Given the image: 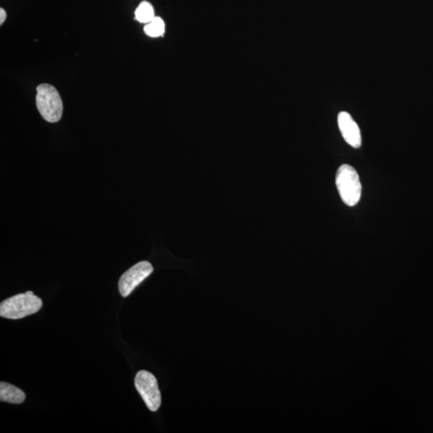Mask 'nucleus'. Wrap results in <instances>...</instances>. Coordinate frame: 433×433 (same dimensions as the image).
Returning a JSON list of instances; mask_svg holds the SVG:
<instances>
[{
	"label": "nucleus",
	"instance_id": "3",
	"mask_svg": "<svg viewBox=\"0 0 433 433\" xmlns=\"http://www.w3.org/2000/svg\"><path fill=\"white\" fill-rule=\"evenodd\" d=\"M336 184L343 202L348 207H354L360 202L362 186L360 177L355 168L343 165L337 171Z\"/></svg>",
	"mask_w": 433,
	"mask_h": 433
},
{
	"label": "nucleus",
	"instance_id": "6",
	"mask_svg": "<svg viewBox=\"0 0 433 433\" xmlns=\"http://www.w3.org/2000/svg\"><path fill=\"white\" fill-rule=\"evenodd\" d=\"M338 125L343 139L353 148H360L362 145L361 129L352 116L347 112H341L338 115Z\"/></svg>",
	"mask_w": 433,
	"mask_h": 433
},
{
	"label": "nucleus",
	"instance_id": "1",
	"mask_svg": "<svg viewBox=\"0 0 433 433\" xmlns=\"http://www.w3.org/2000/svg\"><path fill=\"white\" fill-rule=\"evenodd\" d=\"M43 301L33 292L19 294L0 304V316L9 320H20L38 313Z\"/></svg>",
	"mask_w": 433,
	"mask_h": 433
},
{
	"label": "nucleus",
	"instance_id": "7",
	"mask_svg": "<svg viewBox=\"0 0 433 433\" xmlns=\"http://www.w3.org/2000/svg\"><path fill=\"white\" fill-rule=\"evenodd\" d=\"M26 395L22 390L6 382L0 383V400L3 402L19 404L25 400Z\"/></svg>",
	"mask_w": 433,
	"mask_h": 433
},
{
	"label": "nucleus",
	"instance_id": "4",
	"mask_svg": "<svg viewBox=\"0 0 433 433\" xmlns=\"http://www.w3.org/2000/svg\"><path fill=\"white\" fill-rule=\"evenodd\" d=\"M137 392L143 399L147 408L152 411L159 409L162 404V395L158 388L157 380L152 373L147 371L137 372L134 379Z\"/></svg>",
	"mask_w": 433,
	"mask_h": 433
},
{
	"label": "nucleus",
	"instance_id": "8",
	"mask_svg": "<svg viewBox=\"0 0 433 433\" xmlns=\"http://www.w3.org/2000/svg\"><path fill=\"white\" fill-rule=\"evenodd\" d=\"M135 17L141 24H149L155 18L154 8L149 2H141L136 10Z\"/></svg>",
	"mask_w": 433,
	"mask_h": 433
},
{
	"label": "nucleus",
	"instance_id": "9",
	"mask_svg": "<svg viewBox=\"0 0 433 433\" xmlns=\"http://www.w3.org/2000/svg\"><path fill=\"white\" fill-rule=\"evenodd\" d=\"M166 25L163 19L156 17L145 26V33L151 37H158L165 33Z\"/></svg>",
	"mask_w": 433,
	"mask_h": 433
},
{
	"label": "nucleus",
	"instance_id": "5",
	"mask_svg": "<svg viewBox=\"0 0 433 433\" xmlns=\"http://www.w3.org/2000/svg\"><path fill=\"white\" fill-rule=\"evenodd\" d=\"M154 272L151 263L142 261L125 271L120 278L118 283L119 292L123 297H128L136 287L145 281Z\"/></svg>",
	"mask_w": 433,
	"mask_h": 433
},
{
	"label": "nucleus",
	"instance_id": "10",
	"mask_svg": "<svg viewBox=\"0 0 433 433\" xmlns=\"http://www.w3.org/2000/svg\"><path fill=\"white\" fill-rule=\"evenodd\" d=\"M7 13L3 8H0V24H3L4 21L6 20Z\"/></svg>",
	"mask_w": 433,
	"mask_h": 433
},
{
	"label": "nucleus",
	"instance_id": "2",
	"mask_svg": "<svg viewBox=\"0 0 433 433\" xmlns=\"http://www.w3.org/2000/svg\"><path fill=\"white\" fill-rule=\"evenodd\" d=\"M36 107L41 117L47 123H56L63 115V107L57 89L49 84H42L36 88Z\"/></svg>",
	"mask_w": 433,
	"mask_h": 433
}]
</instances>
